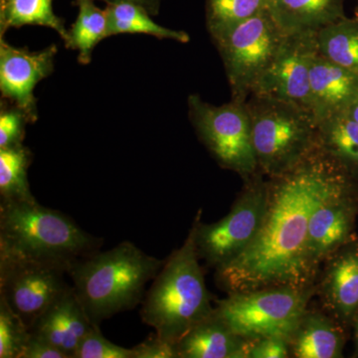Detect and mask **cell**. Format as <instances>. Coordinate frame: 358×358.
I'll list each match as a JSON object with an SVG mask.
<instances>
[{"mask_svg":"<svg viewBox=\"0 0 358 358\" xmlns=\"http://www.w3.org/2000/svg\"><path fill=\"white\" fill-rule=\"evenodd\" d=\"M164 261L148 255L131 242L96 252L71 267L68 275L80 303L94 326L141 303L148 282Z\"/></svg>","mask_w":358,"mask_h":358,"instance_id":"cell-3","label":"cell"},{"mask_svg":"<svg viewBox=\"0 0 358 358\" xmlns=\"http://www.w3.org/2000/svg\"><path fill=\"white\" fill-rule=\"evenodd\" d=\"M199 260L190 229L182 246L164 261L143 301L141 320L169 343L178 345L215 308Z\"/></svg>","mask_w":358,"mask_h":358,"instance_id":"cell-4","label":"cell"},{"mask_svg":"<svg viewBox=\"0 0 358 358\" xmlns=\"http://www.w3.org/2000/svg\"><path fill=\"white\" fill-rule=\"evenodd\" d=\"M268 8V0H205L209 34L222 32Z\"/></svg>","mask_w":358,"mask_h":358,"instance_id":"cell-26","label":"cell"},{"mask_svg":"<svg viewBox=\"0 0 358 358\" xmlns=\"http://www.w3.org/2000/svg\"><path fill=\"white\" fill-rule=\"evenodd\" d=\"M315 296V286L227 294L223 300L215 301V312L235 334L247 341L265 336H282L289 341Z\"/></svg>","mask_w":358,"mask_h":358,"instance_id":"cell-6","label":"cell"},{"mask_svg":"<svg viewBox=\"0 0 358 358\" xmlns=\"http://www.w3.org/2000/svg\"><path fill=\"white\" fill-rule=\"evenodd\" d=\"M29 119L24 110L1 99L0 103V148L22 145Z\"/></svg>","mask_w":358,"mask_h":358,"instance_id":"cell-28","label":"cell"},{"mask_svg":"<svg viewBox=\"0 0 358 358\" xmlns=\"http://www.w3.org/2000/svg\"><path fill=\"white\" fill-rule=\"evenodd\" d=\"M345 327L320 308H307L289 338L291 357L341 358Z\"/></svg>","mask_w":358,"mask_h":358,"instance_id":"cell-17","label":"cell"},{"mask_svg":"<svg viewBox=\"0 0 358 358\" xmlns=\"http://www.w3.org/2000/svg\"><path fill=\"white\" fill-rule=\"evenodd\" d=\"M268 180L267 210L255 241L215 270L216 284L225 293L315 287L317 274L308 255L310 215L320 200L350 179L315 147L293 169Z\"/></svg>","mask_w":358,"mask_h":358,"instance_id":"cell-1","label":"cell"},{"mask_svg":"<svg viewBox=\"0 0 358 358\" xmlns=\"http://www.w3.org/2000/svg\"><path fill=\"white\" fill-rule=\"evenodd\" d=\"M346 114L350 115V117L355 120V122H358V96L357 100H355V102L350 106V108L346 110Z\"/></svg>","mask_w":358,"mask_h":358,"instance_id":"cell-34","label":"cell"},{"mask_svg":"<svg viewBox=\"0 0 358 358\" xmlns=\"http://www.w3.org/2000/svg\"><path fill=\"white\" fill-rule=\"evenodd\" d=\"M26 25L50 28L65 46L69 43V29L64 20L54 13L53 0H0V36L4 37L11 28Z\"/></svg>","mask_w":358,"mask_h":358,"instance_id":"cell-22","label":"cell"},{"mask_svg":"<svg viewBox=\"0 0 358 358\" xmlns=\"http://www.w3.org/2000/svg\"><path fill=\"white\" fill-rule=\"evenodd\" d=\"M187 106L195 133L219 166L237 173L244 181L258 173L245 103L231 100L215 106L192 94Z\"/></svg>","mask_w":358,"mask_h":358,"instance_id":"cell-9","label":"cell"},{"mask_svg":"<svg viewBox=\"0 0 358 358\" xmlns=\"http://www.w3.org/2000/svg\"><path fill=\"white\" fill-rule=\"evenodd\" d=\"M134 358H179L178 345L155 334L133 348Z\"/></svg>","mask_w":358,"mask_h":358,"instance_id":"cell-31","label":"cell"},{"mask_svg":"<svg viewBox=\"0 0 358 358\" xmlns=\"http://www.w3.org/2000/svg\"><path fill=\"white\" fill-rule=\"evenodd\" d=\"M73 358H134L133 348L115 345L101 333L100 327L93 329L82 339Z\"/></svg>","mask_w":358,"mask_h":358,"instance_id":"cell-29","label":"cell"},{"mask_svg":"<svg viewBox=\"0 0 358 358\" xmlns=\"http://www.w3.org/2000/svg\"><path fill=\"white\" fill-rule=\"evenodd\" d=\"M317 53L315 32L286 34L252 95L268 96L310 112V68Z\"/></svg>","mask_w":358,"mask_h":358,"instance_id":"cell-11","label":"cell"},{"mask_svg":"<svg viewBox=\"0 0 358 358\" xmlns=\"http://www.w3.org/2000/svg\"><path fill=\"white\" fill-rule=\"evenodd\" d=\"M245 106L258 169L266 178L287 173L315 150L317 122L308 110L257 95Z\"/></svg>","mask_w":358,"mask_h":358,"instance_id":"cell-5","label":"cell"},{"mask_svg":"<svg viewBox=\"0 0 358 358\" xmlns=\"http://www.w3.org/2000/svg\"><path fill=\"white\" fill-rule=\"evenodd\" d=\"M93 327L72 286L36 320L30 334L73 358L82 339Z\"/></svg>","mask_w":358,"mask_h":358,"instance_id":"cell-16","label":"cell"},{"mask_svg":"<svg viewBox=\"0 0 358 358\" xmlns=\"http://www.w3.org/2000/svg\"><path fill=\"white\" fill-rule=\"evenodd\" d=\"M345 0H270L268 10L286 34L317 32L345 18Z\"/></svg>","mask_w":358,"mask_h":358,"instance_id":"cell-19","label":"cell"},{"mask_svg":"<svg viewBox=\"0 0 358 358\" xmlns=\"http://www.w3.org/2000/svg\"><path fill=\"white\" fill-rule=\"evenodd\" d=\"M353 327H355V357H358V310L355 313V319L352 322Z\"/></svg>","mask_w":358,"mask_h":358,"instance_id":"cell-35","label":"cell"},{"mask_svg":"<svg viewBox=\"0 0 358 358\" xmlns=\"http://www.w3.org/2000/svg\"><path fill=\"white\" fill-rule=\"evenodd\" d=\"M21 358H69L66 353L58 348L47 343L43 339L33 336L30 338L23 350Z\"/></svg>","mask_w":358,"mask_h":358,"instance_id":"cell-32","label":"cell"},{"mask_svg":"<svg viewBox=\"0 0 358 358\" xmlns=\"http://www.w3.org/2000/svg\"><path fill=\"white\" fill-rule=\"evenodd\" d=\"M29 338V329L0 298V358H21Z\"/></svg>","mask_w":358,"mask_h":358,"instance_id":"cell-27","label":"cell"},{"mask_svg":"<svg viewBox=\"0 0 358 358\" xmlns=\"http://www.w3.org/2000/svg\"><path fill=\"white\" fill-rule=\"evenodd\" d=\"M268 178L260 171L248 180L229 213L211 224L200 221L199 212L192 229L199 258L210 268H219L238 258L255 241L267 210Z\"/></svg>","mask_w":358,"mask_h":358,"instance_id":"cell-7","label":"cell"},{"mask_svg":"<svg viewBox=\"0 0 358 358\" xmlns=\"http://www.w3.org/2000/svg\"><path fill=\"white\" fill-rule=\"evenodd\" d=\"M317 52L358 75V17L343 18L315 32Z\"/></svg>","mask_w":358,"mask_h":358,"instance_id":"cell-24","label":"cell"},{"mask_svg":"<svg viewBox=\"0 0 358 358\" xmlns=\"http://www.w3.org/2000/svg\"><path fill=\"white\" fill-rule=\"evenodd\" d=\"M320 308L345 329L358 310V237L322 263L315 284Z\"/></svg>","mask_w":358,"mask_h":358,"instance_id":"cell-14","label":"cell"},{"mask_svg":"<svg viewBox=\"0 0 358 358\" xmlns=\"http://www.w3.org/2000/svg\"><path fill=\"white\" fill-rule=\"evenodd\" d=\"M291 357L289 341L282 336H265L249 341L247 358Z\"/></svg>","mask_w":358,"mask_h":358,"instance_id":"cell-30","label":"cell"},{"mask_svg":"<svg viewBox=\"0 0 358 358\" xmlns=\"http://www.w3.org/2000/svg\"><path fill=\"white\" fill-rule=\"evenodd\" d=\"M358 96V75L315 53L310 68V112L317 124L346 112Z\"/></svg>","mask_w":358,"mask_h":358,"instance_id":"cell-15","label":"cell"},{"mask_svg":"<svg viewBox=\"0 0 358 358\" xmlns=\"http://www.w3.org/2000/svg\"><path fill=\"white\" fill-rule=\"evenodd\" d=\"M270 1V0H268V2Z\"/></svg>","mask_w":358,"mask_h":358,"instance_id":"cell-37","label":"cell"},{"mask_svg":"<svg viewBox=\"0 0 358 358\" xmlns=\"http://www.w3.org/2000/svg\"><path fill=\"white\" fill-rule=\"evenodd\" d=\"M102 239L36 199L0 201V255L51 264L69 272L100 251Z\"/></svg>","mask_w":358,"mask_h":358,"instance_id":"cell-2","label":"cell"},{"mask_svg":"<svg viewBox=\"0 0 358 358\" xmlns=\"http://www.w3.org/2000/svg\"><path fill=\"white\" fill-rule=\"evenodd\" d=\"M67 270L51 264L0 255V298L28 329L72 287Z\"/></svg>","mask_w":358,"mask_h":358,"instance_id":"cell-10","label":"cell"},{"mask_svg":"<svg viewBox=\"0 0 358 358\" xmlns=\"http://www.w3.org/2000/svg\"><path fill=\"white\" fill-rule=\"evenodd\" d=\"M107 4L117 3V2H133V3L140 4L152 14V16L157 15L160 9V0H101Z\"/></svg>","mask_w":358,"mask_h":358,"instance_id":"cell-33","label":"cell"},{"mask_svg":"<svg viewBox=\"0 0 358 358\" xmlns=\"http://www.w3.org/2000/svg\"><path fill=\"white\" fill-rule=\"evenodd\" d=\"M315 147L358 186V122L346 112L317 124Z\"/></svg>","mask_w":358,"mask_h":358,"instance_id":"cell-20","label":"cell"},{"mask_svg":"<svg viewBox=\"0 0 358 358\" xmlns=\"http://www.w3.org/2000/svg\"><path fill=\"white\" fill-rule=\"evenodd\" d=\"M355 17H358V0H357V7H355Z\"/></svg>","mask_w":358,"mask_h":358,"instance_id":"cell-36","label":"cell"},{"mask_svg":"<svg viewBox=\"0 0 358 358\" xmlns=\"http://www.w3.org/2000/svg\"><path fill=\"white\" fill-rule=\"evenodd\" d=\"M210 37L222 59L231 100L244 103L274 60L286 33L268 8Z\"/></svg>","mask_w":358,"mask_h":358,"instance_id":"cell-8","label":"cell"},{"mask_svg":"<svg viewBox=\"0 0 358 358\" xmlns=\"http://www.w3.org/2000/svg\"><path fill=\"white\" fill-rule=\"evenodd\" d=\"M358 186L345 180L315 205L308 222V255L319 275L322 263L336 250L357 237Z\"/></svg>","mask_w":358,"mask_h":358,"instance_id":"cell-12","label":"cell"},{"mask_svg":"<svg viewBox=\"0 0 358 358\" xmlns=\"http://www.w3.org/2000/svg\"><path fill=\"white\" fill-rule=\"evenodd\" d=\"M33 155L24 145L0 148V199L1 201L34 200L29 181L28 169Z\"/></svg>","mask_w":358,"mask_h":358,"instance_id":"cell-25","label":"cell"},{"mask_svg":"<svg viewBox=\"0 0 358 358\" xmlns=\"http://www.w3.org/2000/svg\"><path fill=\"white\" fill-rule=\"evenodd\" d=\"M57 45L39 51H30L7 43L0 36V92L1 99L24 110L30 124L38 121L34 90L50 76L55 66Z\"/></svg>","mask_w":358,"mask_h":358,"instance_id":"cell-13","label":"cell"},{"mask_svg":"<svg viewBox=\"0 0 358 358\" xmlns=\"http://www.w3.org/2000/svg\"><path fill=\"white\" fill-rule=\"evenodd\" d=\"M105 9L108 16V37L121 34H143L160 40H174L183 44L190 41L187 32L159 25L152 20V14L140 4L117 2L107 4Z\"/></svg>","mask_w":358,"mask_h":358,"instance_id":"cell-21","label":"cell"},{"mask_svg":"<svg viewBox=\"0 0 358 358\" xmlns=\"http://www.w3.org/2000/svg\"><path fill=\"white\" fill-rule=\"evenodd\" d=\"M249 341L235 334L214 312L178 343L179 358H247Z\"/></svg>","mask_w":358,"mask_h":358,"instance_id":"cell-18","label":"cell"},{"mask_svg":"<svg viewBox=\"0 0 358 358\" xmlns=\"http://www.w3.org/2000/svg\"><path fill=\"white\" fill-rule=\"evenodd\" d=\"M78 15L69 29V43L66 48L77 51L78 62L88 65L96 45L108 38V16L106 9L96 6L95 0H76Z\"/></svg>","mask_w":358,"mask_h":358,"instance_id":"cell-23","label":"cell"}]
</instances>
